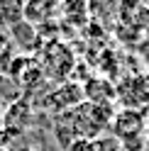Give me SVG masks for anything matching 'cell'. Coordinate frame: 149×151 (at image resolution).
<instances>
[{"label": "cell", "instance_id": "obj_11", "mask_svg": "<svg viewBox=\"0 0 149 151\" xmlns=\"http://www.w3.org/2000/svg\"><path fill=\"white\" fill-rule=\"evenodd\" d=\"M69 151H95V141L90 139H76L69 144Z\"/></svg>", "mask_w": 149, "mask_h": 151}, {"label": "cell", "instance_id": "obj_10", "mask_svg": "<svg viewBox=\"0 0 149 151\" xmlns=\"http://www.w3.org/2000/svg\"><path fill=\"white\" fill-rule=\"evenodd\" d=\"M15 59H17V46L12 44L10 34L0 29V71H5V73H7Z\"/></svg>", "mask_w": 149, "mask_h": 151}, {"label": "cell", "instance_id": "obj_13", "mask_svg": "<svg viewBox=\"0 0 149 151\" xmlns=\"http://www.w3.org/2000/svg\"><path fill=\"white\" fill-rule=\"evenodd\" d=\"M144 132H147V134H149V122H147V127H144Z\"/></svg>", "mask_w": 149, "mask_h": 151}, {"label": "cell", "instance_id": "obj_4", "mask_svg": "<svg viewBox=\"0 0 149 151\" xmlns=\"http://www.w3.org/2000/svg\"><path fill=\"white\" fill-rule=\"evenodd\" d=\"M83 100H86V95H83V86H81V83H76V81H64L59 88H54V93L46 95L44 107L64 115V112L78 107Z\"/></svg>", "mask_w": 149, "mask_h": 151}, {"label": "cell", "instance_id": "obj_2", "mask_svg": "<svg viewBox=\"0 0 149 151\" xmlns=\"http://www.w3.org/2000/svg\"><path fill=\"white\" fill-rule=\"evenodd\" d=\"M144 127L147 122L144 117L139 115V110H122L117 112V115L113 117V124H110V129L115 132V137L120 139V146L127 149V151H137L142 149L144 144Z\"/></svg>", "mask_w": 149, "mask_h": 151}, {"label": "cell", "instance_id": "obj_7", "mask_svg": "<svg viewBox=\"0 0 149 151\" xmlns=\"http://www.w3.org/2000/svg\"><path fill=\"white\" fill-rule=\"evenodd\" d=\"M83 95H86L88 102H98V105H110L115 98H117V93L115 88L110 86L108 81H100V78H90L83 83Z\"/></svg>", "mask_w": 149, "mask_h": 151}, {"label": "cell", "instance_id": "obj_9", "mask_svg": "<svg viewBox=\"0 0 149 151\" xmlns=\"http://www.w3.org/2000/svg\"><path fill=\"white\" fill-rule=\"evenodd\" d=\"M25 20V0H0V29H10Z\"/></svg>", "mask_w": 149, "mask_h": 151}, {"label": "cell", "instance_id": "obj_5", "mask_svg": "<svg viewBox=\"0 0 149 151\" xmlns=\"http://www.w3.org/2000/svg\"><path fill=\"white\" fill-rule=\"evenodd\" d=\"M30 122H32V105L27 98H17L3 112V132H7V137L22 134Z\"/></svg>", "mask_w": 149, "mask_h": 151}, {"label": "cell", "instance_id": "obj_14", "mask_svg": "<svg viewBox=\"0 0 149 151\" xmlns=\"http://www.w3.org/2000/svg\"><path fill=\"white\" fill-rule=\"evenodd\" d=\"M0 151H10V149H5V146H0Z\"/></svg>", "mask_w": 149, "mask_h": 151}, {"label": "cell", "instance_id": "obj_8", "mask_svg": "<svg viewBox=\"0 0 149 151\" xmlns=\"http://www.w3.org/2000/svg\"><path fill=\"white\" fill-rule=\"evenodd\" d=\"M59 5V0H25V20L37 27V22L49 20Z\"/></svg>", "mask_w": 149, "mask_h": 151}, {"label": "cell", "instance_id": "obj_12", "mask_svg": "<svg viewBox=\"0 0 149 151\" xmlns=\"http://www.w3.org/2000/svg\"><path fill=\"white\" fill-rule=\"evenodd\" d=\"M3 112L5 110H3V102H0V124H3Z\"/></svg>", "mask_w": 149, "mask_h": 151}, {"label": "cell", "instance_id": "obj_3", "mask_svg": "<svg viewBox=\"0 0 149 151\" xmlns=\"http://www.w3.org/2000/svg\"><path fill=\"white\" fill-rule=\"evenodd\" d=\"M117 100H122L127 110H137L142 105H149V73H137L125 78L115 88Z\"/></svg>", "mask_w": 149, "mask_h": 151}, {"label": "cell", "instance_id": "obj_1", "mask_svg": "<svg viewBox=\"0 0 149 151\" xmlns=\"http://www.w3.org/2000/svg\"><path fill=\"white\" fill-rule=\"evenodd\" d=\"M37 61H39L44 78H54V81H69V76L73 71V54L66 44H61L59 39H51L42 44L39 54H37Z\"/></svg>", "mask_w": 149, "mask_h": 151}, {"label": "cell", "instance_id": "obj_6", "mask_svg": "<svg viewBox=\"0 0 149 151\" xmlns=\"http://www.w3.org/2000/svg\"><path fill=\"white\" fill-rule=\"evenodd\" d=\"M7 34H10L12 44H15L25 56H34V54H39L42 44H44V42H42V34L37 32V27H34L32 22H27V20L17 22L15 27H10V29H7Z\"/></svg>", "mask_w": 149, "mask_h": 151}]
</instances>
